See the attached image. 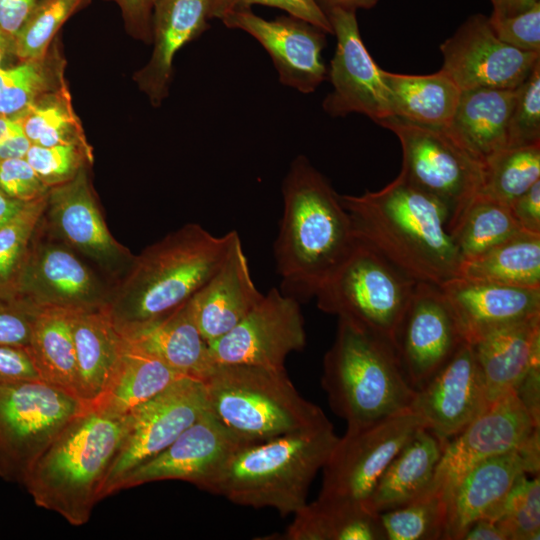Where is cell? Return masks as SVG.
I'll return each instance as SVG.
<instances>
[{"mask_svg": "<svg viewBox=\"0 0 540 540\" xmlns=\"http://www.w3.org/2000/svg\"><path fill=\"white\" fill-rule=\"evenodd\" d=\"M47 53L0 67V115L15 116L42 95L64 84L65 61L54 40Z\"/></svg>", "mask_w": 540, "mask_h": 540, "instance_id": "37", "label": "cell"}, {"mask_svg": "<svg viewBox=\"0 0 540 540\" xmlns=\"http://www.w3.org/2000/svg\"><path fill=\"white\" fill-rule=\"evenodd\" d=\"M202 383L206 410L242 445L328 419L300 395L285 367L214 363Z\"/></svg>", "mask_w": 540, "mask_h": 540, "instance_id": "7", "label": "cell"}, {"mask_svg": "<svg viewBox=\"0 0 540 540\" xmlns=\"http://www.w3.org/2000/svg\"><path fill=\"white\" fill-rule=\"evenodd\" d=\"M508 206L523 231L540 234V180Z\"/></svg>", "mask_w": 540, "mask_h": 540, "instance_id": "53", "label": "cell"}, {"mask_svg": "<svg viewBox=\"0 0 540 540\" xmlns=\"http://www.w3.org/2000/svg\"><path fill=\"white\" fill-rule=\"evenodd\" d=\"M85 407L43 380L0 382V477L23 485L38 457Z\"/></svg>", "mask_w": 540, "mask_h": 540, "instance_id": "9", "label": "cell"}, {"mask_svg": "<svg viewBox=\"0 0 540 540\" xmlns=\"http://www.w3.org/2000/svg\"><path fill=\"white\" fill-rule=\"evenodd\" d=\"M539 180L540 143L506 147L483 163L479 194L508 205Z\"/></svg>", "mask_w": 540, "mask_h": 540, "instance_id": "40", "label": "cell"}, {"mask_svg": "<svg viewBox=\"0 0 540 540\" xmlns=\"http://www.w3.org/2000/svg\"><path fill=\"white\" fill-rule=\"evenodd\" d=\"M44 184L25 158L0 162V193L18 201L30 202L46 196Z\"/></svg>", "mask_w": 540, "mask_h": 540, "instance_id": "49", "label": "cell"}, {"mask_svg": "<svg viewBox=\"0 0 540 540\" xmlns=\"http://www.w3.org/2000/svg\"><path fill=\"white\" fill-rule=\"evenodd\" d=\"M90 0H39L12 43L20 60L44 56L64 23Z\"/></svg>", "mask_w": 540, "mask_h": 540, "instance_id": "42", "label": "cell"}, {"mask_svg": "<svg viewBox=\"0 0 540 540\" xmlns=\"http://www.w3.org/2000/svg\"><path fill=\"white\" fill-rule=\"evenodd\" d=\"M129 415L95 406L76 415L38 457L23 486L34 503L73 526L86 524L128 428Z\"/></svg>", "mask_w": 540, "mask_h": 540, "instance_id": "4", "label": "cell"}, {"mask_svg": "<svg viewBox=\"0 0 540 540\" xmlns=\"http://www.w3.org/2000/svg\"><path fill=\"white\" fill-rule=\"evenodd\" d=\"M493 6L491 16L509 17L530 9L539 0H490Z\"/></svg>", "mask_w": 540, "mask_h": 540, "instance_id": "58", "label": "cell"}, {"mask_svg": "<svg viewBox=\"0 0 540 540\" xmlns=\"http://www.w3.org/2000/svg\"><path fill=\"white\" fill-rule=\"evenodd\" d=\"M539 424L515 391L497 398L446 443L430 487L446 496L473 466L520 447Z\"/></svg>", "mask_w": 540, "mask_h": 540, "instance_id": "17", "label": "cell"}, {"mask_svg": "<svg viewBox=\"0 0 540 540\" xmlns=\"http://www.w3.org/2000/svg\"><path fill=\"white\" fill-rule=\"evenodd\" d=\"M70 311L62 307L37 306L27 350L41 380L78 398Z\"/></svg>", "mask_w": 540, "mask_h": 540, "instance_id": "33", "label": "cell"}, {"mask_svg": "<svg viewBox=\"0 0 540 540\" xmlns=\"http://www.w3.org/2000/svg\"><path fill=\"white\" fill-rule=\"evenodd\" d=\"M321 385L331 410L347 425L410 409L416 392L389 340L341 318L323 359Z\"/></svg>", "mask_w": 540, "mask_h": 540, "instance_id": "6", "label": "cell"}, {"mask_svg": "<svg viewBox=\"0 0 540 540\" xmlns=\"http://www.w3.org/2000/svg\"><path fill=\"white\" fill-rule=\"evenodd\" d=\"M41 380L27 348L0 345V382Z\"/></svg>", "mask_w": 540, "mask_h": 540, "instance_id": "52", "label": "cell"}, {"mask_svg": "<svg viewBox=\"0 0 540 540\" xmlns=\"http://www.w3.org/2000/svg\"><path fill=\"white\" fill-rule=\"evenodd\" d=\"M45 213L67 246L114 270L133 256L111 235L93 195L86 168L61 185L50 188Z\"/></svg>", "mask_w": 540, "mask_h": 540, "instance_id": "23", "label": "cell"}, {"mask_svg": "<svg viewBox=\"0 0 540 540\" xmlns=\"http://www.w3.org/2000/svg\"><path fill=\"white\" fill-rule=\"evenodd\" d=\"M470 344L491 403L524 378L540 348V316L494 329Z\"/></svg>", "mask_w": 540, "mask_h": 540, "instance_id": "29", "label": "cell"}, {"mask_svg": "<svg viewBox=\"0 0 540 540\" xmlns=\"http://www.w3.org/2000/svg\"><path fill=\"white\" fill-rule=\"evenodd\" d=\"M22 130L15 116L0 115V142Z\"/></svg>", "mask_w": 540, "mask_h": 540, "instance_id": "61", "label": "cell"}, {"mask_svg": "<svg viewBox=\"0 0 540 540\" xmlns=\"http://www.w3.org/2000/svg\"><path fill=\"white\" fill-rule=\"evenodd\" d=\"M214 0H154L153 51L135 79L155 106L165 99L176 53L209 28Z\"/></svg>", "mask_w": 540, "mask_h": 540, "instance_id": "25", "label": "cell"}, {"mask_svg": "<svg viewBox=\"0 0 540 540\" xmlns=\"http://www.w3.org/2000/svg\"><path fill=\"white\" fill-rule=\"evenodd\" d=\"M326 15L337 43L328 69L333 89L323 100V110L332 117L364 114L376 124L393 117L384 70L365 47L356 11L336 8Z\"/></svg>", "mask_w": 540, "mask_h": 540, "instance_id": "14", "label": "cell"}, {"mask_svg": "<svg viewBox=\"0 0 540 540\" xmlns=\"http://www.w3.org/2000/svg\"><path fill=\"white\" fill-rule=\"evenodd\" d=\"M124 340L116 369L100 398L92 405L117 416H127L177 379L184 377L161 360Z\"/></svg>", "mask_w": 540, "mask_h": 540, "instance_id": "34", "label": "cell"}, {"mask_svg": "<svg viewBox=\"0 0 540 540\" xmlns=\"http://www.w3.org/2000/svg\"><path fill=\"white\" fill-rule=\"evenodd\" d=\"M378 125L393 132L401 144L400 172L444 205L451 234L480 193L483 164L447 129L417 125L398 117L387 118Z\"/></svg>", "mask_w": 540, "mask_h": 540, "instance_id": "10", "label": "cell"}, {"mask_svg": "<svg viewBox=\"0 0 540 540\" xmlns=\"http://www.w3.org/2000/svg\"><path fill=\"white\" fill-rule=\"evenodd\" d=\"M339 199L355 238L416 282L441 286L459 277L462 258L446 208L402 172L378 191Z\"/></svg>", "mask_w": 540, "mask_h": 540, "instance_id": "1", "label": "cell"}, {"mask_svg": "<svg viewBox=\"0 0 540 540\" xmlns=\"http://www.w3.org/2000/svg\"><path fill=\"white\" fill-rule=\"evenodd\" d=\"M30 146L31 143L23 130L9 136L0 142V162L14 158H25Z\"/></svg>", "mask_w": 540, "mask_h": 540, "instance_id": "57", "label": "cell"}, {"mask_svg": "<svg viewBox=\"0 0 540 540\" xmlns=\"http://www.w3.org/2000/svg\"><path fill=\"white\" fill-rule=\"evenodd\" d=\"M462 540H507L494 520L483 518L472 523Z\"/></svg>", "mask_w": 540, "mask_h": 540, "instance_id": "56", "label": "cell"}, {"mask_svg": "<svg viewBox=\"0 0 540 540\" xmlns=\"http://www.w3.org/2000/svg\"><path fill=\"white\" fill-rule=\"evenodd\" d=\"M205 411L202 381L186 376L135 408L107 473L101 500L114 494L126 474L162 452Z\"/></svg>", "mask_w": 540, "mask_h": 540, "instance_id": "12", "label": "cell"}, {"mask_svg": "<svg viewBox=\"0 0 540 540\" xmlns=\"http://www.w3.org/2000/svg\"><path fill=\"white\" fill-rule=\"evenodd\" d=\"M338 436L329 419L234 450L203 488L241 506L282 516L307 503L309 487Z\"/></svg>", "mask_w": 540, "mask_h": 540, "instance_id": "5", "label": "cell"}, {"mask_svg": "<svg viewBox=\"0 0 540 540\" xmlns=\"http://www.w3.org/2000/svg\"><path fill=\"white\" fill-rule=\"evenodd\" d=\"M447 442L426 427L420 428L379 478L370 500L371 510L379 514L426 492Z\"/></svg>", "mask_w": 540, "mask_h": 540, "instance_id": "31", "label": "cell"}, {"mask_svg": "<svg viewBox=\"0 0 540 540\" xmlns=\"http://www.w3.org/2000/svg\"><path fill=\"white\" fill-rule=\"evenodd\" d=\"M465 341L440 287L417 282L396 328L393 346L410 385L417 390Z\"/></svg>", "mask_w": 540, "mask_h": 540, "instance_id": "16", "label": "cell"}, {"mask_svg": "<svg viewBox=\"0 0 540 540\" xmlns=\"http://www.w3.org/2000/svg\"><path fill=\"white\" fill-rule=\"evenodd\" d=\"M240 444L206 410L167 448L126 474L114 494L147 483L180 480L203 490Z\"/></svg>", "mask_w": 540, "mask_h": 540, "instance_id": "21", "label": "cell"}, {"mask_svg": "<svg viewBox=\"0 0 540 540\" xmlns=\"http://www.w3.org/2000/svg\"><path fill=\"white\" fill-rule=\"evenodd\" d=\"M253 282L239 234L218 269L190 298L198 329L210 343L236 326L263 298Z\"/></svg>", "mask_w": 540, "mask_h": 540, "instance_id": "26", "label": "cell"}, {"mask_svg": "<svg viewBox=\"0 0 540 540\" xmlns=\"http://www.w3.org/2000/svg\"><path fill=\"white\" fill-rule=\"evenodd\" d=\"M25 159L49 188L74 178L86 164L93 162V152L75 144L31 145Z\"/></svg>", "mask_w": 540, "mask_h": 540, "instance_id": "45", "label": "cell"}, {"mask_svg": "<svg viewBox=\"0 0 540 540\" xmlns=\"http://www.w3.org/2000/svg\"><path fill=\"white\" fill-rule=\"evenodd\" d=\"M294 515L282 540H386L379 514L363 506L316 499Z\"/></svg>", "mask_w": 540, "mask_h": 540, "instance_id": "35", "label": "cell"}, {"mask_svg": "<svg viewBox=\"0 0 540 540\" xmlns=\"http://www.w3.org/2000/svg\"><path fill=\"white\" fill-rule=\"evenodd\" d=\"M70 319L77 363L78 398L90 406L100 398L113 376L124 340L105 304L71 309Z\"/></svg>", "mask_w": 540, "mask_h": 540, "instance_id": "28", "label": "cell"}, {"mask_svg": "<svg viewBox=\"0 0 540 540\" xmlns=\"http://www.w3.org/2000/svg\"><path fill=\"white\" fill-rule=\"evenodd\" d=\"M488 404L472 346L465 340L452 357L416 390L411 409L427 429L447 442Z\"/></svg>", "mask_w": 540, "mask_h": 540, "instance_id": "20", "label": "cell"}, {"mask_svg": "<svg viewBox=\"0 0 540 540\" xmlns=\"http://www.w3.org/2000/svg\"><path fill=\"white\" fill-rule=\"evenodd\" d=\"M393 117L433 128L447 129L456 111L461 89L443 70L411 75L384 71Z\"/></svg>", "mask_w": 540, "mask_h": 540, "instance_id": "32", "label": "cell"}, {"mask_svg": "<svg viewBox=\"0 0 540 540\" xmlns=\"http://www.w3.org/2000/svg\"><path fill=\"white\" fill-rule=\"evenodd\" d=\"M16 288L37 306L67 309L102 306L108 297L71 248L52 242L36 245L34 238Z\"/></svg>", "mask_w": 540, "mask_h": 540, "instance_id": "22", "label": "cell"}, {"mask_svg": "<svg viewBox=\"0 0 540 540\" xmlns=\"http://www.w3.org/2000/svg\"><path fill=\"white\" fill-rule=\"evenodd\" d=\"M495 35L504 43L525 51L540 53V2L509 17H488Z\"/></svg>", "mask_w": 540, "mask_h": 540, "instance_id": "48", "label": "cell"}, {"mask_svg": "<svg viewBox=\"0 0 540 540\" xmlns=\"http://www.w3.org/2000/svg\"><path fill=\"white\" fill-rule=\"evenodd\" d=\"M459 277L540 288V234L522 231L473 258L463 260Z\"/></svg>", "mask_w": 540, "mask_h": 540, "instance_id": "36", "label": "cell"}, {"mask_svg": "<svg viewBox=\"0 0 540 540\" xmlns=\"http://www.w3.org/2000/svg\"><path fill=\"white\" fill-rule=\"evenodd\" d=\"M422 427L411 408L370 423L347 425L322 468L318 499L371 510L370 500L382 473Z\"/></svg>", "mask_w": 540, "mask_h": 540, "instance_id": "11", "label": "cell"}, {"mask_svg": "<svg viewBox=\"0 0 540 540\" xmlns=\"http://www.w3.org/2000/svg\"><path fill=\"white\" fill-rule=\"evenodd\" d=\"M120 8L126 30L131 36L152 42V10L154 0H110Z\"/></svg>", "mask_w": 540, "mask_h": 540, "instance_id": "51", "label": "cell"}, {"mask_svg": "<svg viewBox=\"0 0 540 540\" xmlns=\"http://www.w3.org/2000/svg\"><path fill=\"white\" fill-rule=\"evenodd\" d=\"M47 196L30 201L0 228V289L16 287L28 257Z\"/></svg>", "mask_w": 540, "mask_h": 540, "instance_id": "43", "label": "cell"}, {"mask_svg": "<svg viewBox=\"0 0 540 540\" xmlns=\"http://www.w3.org/2000/svg\"><path fill=\"white\" fill-rule=\"evenodd\" d=\"M15 117L31 145L75 144L92 150L73 109L67 83L42 95Z\"/></svg>", "mask_w": 540, "mask_h": 540, "instance_id": "38", "label": "cell"}, {"mask_svg": "<svg viewBox=\"0 0 540 540\" xmlns=\"http://www.w3.org/2000/svg\"><path fill=\"white\" fill-rule=\"evenodd\" d=\"M523 230L507 204L478 194L451 236L462 261L473 258Z\"/></svg>", "mask_w": 540, "mask_h": 540, "instance_id": "39", "label": "cell"}, {"mask_svg": "<svg viewBox=\"0 0 540 540\" xmlns=\"http://www.w3.org/2000/svg\"><path fill=\"white\" fill-rule=\"evenodd\" d=\"M540 348L532 357L530 366L515 390L516 394L537 423H540Z\"/></svg>", "mask_w": 540, "mask_h": 540, "instance_id": "54", "label": "cell"}, {"mask_svg": "<svg viewBox=\"0 0 540 540\" xmlns=\"http://www.w3.org/2000/svg\"><path fill=\"white\" fill-rule=\"evenodd\" d=\"M507 540H538L540 536L539 476L517 478L492 519Z\"/></svg>", "mask_w": 540, "mask_h": 540, "instance_id": "44", "label": "cell"}, {"mask_svg": "<svg viewBox=\"0 0 540 540\" xmlns=\"http://www.w3.org/2000/svg\"><path fill=\"white\" fill-rule=\"evenodd\" d=\"M220 20L260 43L271 57L281 84L309 94L328 78L322 57L327 33L317 26L292 15L267 20L251 9L231 10Z\"/></svg>", "mask_w": 540, "mask_h": 540, "instance_id": "18", "label": "cell"}, {"mask_svg": "<svg viewBox=\"0 0 540 540\" xmlns=\"http://www.w3.org/2000/svg\"><path fill=\"white\" fill-rule=\"evenodd\" d=\"M539 443L536 432L520 447L476 464L459 479L446 495L444 540H462L472 523L494 518L517 478L539 472Z\"/></svg>", "mask_w": 540, "mask_h": 540, "instance_id": "19", "label": "cell"}, {"mask_svg": "<svg viewBox=\"0 0 540 540\" xmlns=\"http://www.w3.org/2000/svg\"><path fill=\"white\" fill-rule=\"evenodd\" d=\"M9 52L12 53L11 41L0 28V67L2 66V62Z\"/></svg>", "mask_w": 540, "mask_h": 540, "instance_id": "62", "label": "cell"}, {"mask_svg": "<svg viewBox=\"0 0 540 540\" xmlns=\"http://www.w3.org/2000/svg\"><path fill=\"white\" fill-rule=\"evenodd\" d=\"M538 143H540V62L516 89L507 132V147Z\"/></svg>", "mask_w": 540, "mask_h": 540, "instance_id": "46", "label": "cell"}, {"mask_svg": "<svg viewBox=\"0 0 540 540\" xmlns=\"http://www.w3.org/2000/svg\"><path fill=\"white\" fill-rule=\"evenodd\" d=\"M439 287L469 343L494 329L540 316V288L463 277Z\"/></svg>", "mask_w": 540, "mask_h": 540, "instance_id": "24", "label": "cell"}, {"mask_svg": "<svg viewBox=\"0 0 540 540\" xmlns=\"http://www.w3.org/2000/svg\"><path fill=\"white\" fill-rule=\"evenodd\" d=\"M386 540H444L447 499L430 487L414 500L379 513Z\"/></svg>", "mask_w": 540, "mask_h": 540, "instance_id": "41", "label": "cell"}, {"mask_svg": "<svg viewBox=\"0 0 540 540\" xmlns=\"http://www.w3.org/2000/svg\"><path fill=\"white\" fill-rule=\"evenodd\" d=\"M417 282L374 249L354 248L315 294L317 307L393 344Z\"/></svg>", "mask_w": 540, "mask_h": 540, "instance_id": "8", "label": "cell"}, {"mask_svg": "<svg viewBox=\"0 0 540 540\" xmlns=\"http://www.w3.org/2000/svg\"><path fill=\"white\" fill-rule=\"evenodd\" d=\"M283 213L274 243L282 292L298 301L320 286L354 248L357 239L339 194L304 155L290 164L282 183Z\"/></svg>", "mask_w": 540, "mask_h": 540, "instance_id": "2", "label": "cell"}, {"mask_svg": "<svg viewBox=\"0 0 540 540\" xmlns=\"http://www.w3.org/2000/svg\"><path fill=\"white\" fill-rule=\"evenodd\" d=\"M441 70L461 91L477 88L516 89L540 62V53L525 52L502 42L488 17L474 14L441 45Z\"/></svg>", "mask_w": 540, "mask_h": 540, "instance_id": "15", "label": "cell"}, {"mask_svg": "<svg viewBox=\"0 0 540 540\" xmlns=\"http://www.w3.org/2000/svg\"><path fill=\"white\" fill-rule=\"evenodd\" d=\"M130 345L182 376L203 380L214 362L195 322L190 299L149 322L119 331Z\"/></svg>", "mask_w": 540, "mask_h": 540, "instance_id": "27", "label": "cell"}, {"mask_svg": "<svg viewBox=\"0 0 540 540\" xmlns=\"http://www.w3.org/2000/svg\"><path fill=\"white\" fill-rule=\"evenodd\" d=\"M306 344L299 301L272 288L230 331L208 343L216 364L284 368L289 354Z\"/></svg>", "mask_w": 540, "mask_h": 540, "instance_id": "13", "label": "cell"}, {"mask_svg": "<svg viewBox=\"0 0 540 540\" xmlns=\"http://www.w3.org/2000/svg\"><path fill=\"white\" fill-rule=\"evenodd\" d=\"M36 310L16 287L0 289V345L27 348Z\"/></svg>", "mask_w": 540, "mask_h": 540, "instance_id": "47", "label": "cell"}, {"mask_svg": "<svg viewBox=\"0 0 540 540\" xmlns=\"http://www.w3.org/2000/svg\"><path fill=\"white\" fill-rule=\"evenodd\" d=\"M39 0H0V28L13 43Z\"/></svg>", "mask_w": 540, "mask_h": 540, "instance_id": "55", "label": "cell"}, {"mask_svg": "<svg viewBox=\"0 0 540 540\" xmlns=\"http://www.w3.org/2000/svg\"><path fill=\"white\" fill-rule=\"evenodd\" d=\"M319 7L325 12L333 9H345L357 11L358 9H370L374 7L379 0H315Z\"/></svg>", "mask_w": 540, "mask_h": 540, "instance_id": "59", "label": "cell"}, {"mask_svg": "<svg viewBox=\"0 0 540 540\" xmlns=\"http://www.w3.org/2000/svg\"><path fill=\"white\" fill-rule=\"evenodd\" d=\"M257 4L282 9L289 15L317 26L327 34H333L326 13L315 0H214L213 17L220 19L222 15L231 10L251 9L252 5Z\"/></svg>", "mask_w": 540, "mask_h": 540, "instance_id": "50", "label": "cell"}, {"mask_svg": "<svg viewBox=\"0 0 540 540\" xmlns=\"http://www.w3.org/2000/svg\"><path fill=\"white\" fill-rule=\"evenodd\" d=\"M28 202L11 199L0 193V228L7 224Z\"/></svg>", "mask_w": 540, "mask_h": 540, "instance_id": "60", "label": "cell"}, {"mask_svg": "<svg viewBox=\"0 0 540 540\" xmlns=\"http://www.w3.org/2000/svg\"><path fill=\"white\" fill-rule=\"evenodd\" d=\"M516 89L477 88L461 92L447 130L482 164L507 147L508 122Z\"/></svg>", "mask_w": 540, "mask_h": 540, "instance_id": "30", "label": "cell"}, {"mask_svg": "<svg viewBox=\"0 0 540 540\" xmlns=\"http://www.w3.org/2000/svg\"><path fill=\"white\" fill-rule=\"evenodd\" d=\"M237 234L215 236L188 223L133 256L105 304L117 330L152 321L187 302L221 265Z\"/></svg>", "mask_w": 540, "mask_h": 540, "instance_id": "3", "label": "cell"}]
</instances>
